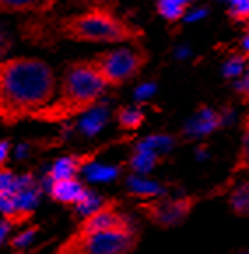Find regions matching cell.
Here are the masks:
<instances>
[{
  "label": "cell",
  "instance_id": "6da1fadb",
  "mask_svg": "<svg viewBox=\"0 0 249 254\" xmlns=\"http://www.w3.org/2000/svg\"><path fill=\"white\" fill-rule=\"evenodd\" d=\"M53 68L39 58L16 56L0 60V121L14 127L55 98Z\"/></svg>",
  "mask_w": 249,
  "mask_h": 254
},
{
  "label": "cell",
  "instance_id": "7a4b0ae2",
  "mask_svg": "<svg viewBox=\"0 0 249 254\" xmlns=\"http://www.w3.org/2000/svg\"><path fill=\"white\" fill-rule=\"evenodd\" d=\"M105 86L95 74L89 60L74 62L67 67L55 98L28 118L41 123H64L91 111L102 98Z\"/></svg>",
  "mask_w": 249,
  "mask_h": 254
},
{
  "label": "cell",
  "instance_id": "3957f363",
  "mask_svg": "<svg viewBox=\"0 0 249 254\" xmlns=\"http://www.w3.org/2000/svg\"><path fill=\"white\" fill-rule=\"evenodd\" d=\"M53 30L60 39L89 44H123L144 39L141 26L119 18L109 7H89L60 18L53 23Z\"/></svg>",
  "mask_w": 249,
  "mask_h": 254
},
{
  "label": "cell",
  "instance_id": "277c9868",
  "mask_svg": "<svg viewBox=\"0 0 249 254\" xmlns=\"http://www.w3.org/2000/svg\"><path fill=\"white\" fill-rule=\"evenodd\" d=\"M148 60L149 55L142 46L137 48L121 46L118 49L98 53L89 58V64L105 88H118L134 79L144 68Z\"/></svg>",
  "mask_w": 249,
  "mask_h": 254
},
{
  "label": "cell",
  "instance_id": "5b68a950",
  "mask_svg": "<svg viewBox=\"0 0 249 254\" xmlns=\"http://www.w3.org/2000/svg\"><path fill=\"white\" fill-rule=\"evenodd\" d=\"M76 233L81 239L83 254H130L141 242V232L135 226L128 230L97 232L89 235Z\"/></svg>",
  "mask_w": 249,
  "mask_h": 254
},
{
  "label": "cell",
  "instance_id": "8992f818",
  "mask_svg": "<svg viewBox=\"0 0 249 254\" xmlns=\"http://www.w3.org/2000/svg\"><path fill=\"white\" fill-rule=\"evenodd\" d=\"M195 203H197V198L193 196H184L177 200H155V202L139 203V210L157 226L170 228L184 221Z\"/></svg>",
  "mask_w": 249,
  "mask_h": 254
},
{
  "label": "cell",
  "instance_id": "52a82bcc",
  "mask_svg": "<svg viewBox=\"0 0 249 254\" xmlns=\"http://www.w3.org/2000/svg\"><path fill=\"white\" fill-rule=\"evenodd\" d=\"M118 200H111V202L100 203L98 209H95L91 214L83 219V223L78 226L76 232L83 233V235H89V233L97 232H112V230H128L134 228L135 224L127 214H123L118 210Z\"/></svg>",
  "mask_w": 249,
  "mask_h": 254
},
{
  "label": "cell",
  "instance_id": "ba28073f",
  "mask_svg": "<svg viewBox=\"0 0 249 254\" xmlns=\"http://www.w3.org/2000/svg\"><path fill=\"white\" fill-rule=\"evenodd\" d=\"M49 194H51V198L55 202L64 203V205H76V207H83L91 198V194L86 191L83 183H79L78 179L55 181V183H51Z\"/></svg>",
  "mask_w": 249,
  "mask_h": 254
},
{
  "label": "cell",
  "instance_id": "9c48e42d",
  "mask_svg": "<svg viewBox=\"0 0 249 254\" xmlns=\"http://www.w3.org/2000/svg\"><path fill=\"white\" fill-rule=\"evenodd\" d=\"M93 156H95V154L89 153V154H84V156L60 158V160L55 161V165H53L51 170H49V177H51L53 183H55V181L76 179V174H78L86 163H89L88 160H91Z\"/></svg>",
  "mask_w": 249,
  "mask_h": 254
},
{
  "label": "cell",
  "instance_id": "30bf717a",
  "mask_svg": "<svg viewBox=\"0 0 249 254\" xmlns=\"http://www.w3.org/2000/svg\"><path fill=\"white\" fill-rule=\"evenodd\" d=\"M190 5L191 4L186 2V0H160V2H157V11L168 23H174L179 21L186 14Z\"/></svg>",
  "mask_w": 249,
  "mask_h": 254
},
{
  "label": "cell",
  "instance_id": "8fae6325",
  "mask_svg": "<svg viewBox=\"0 0 249 254\" xmlns=\"http://www.w3.org/2000/svg\"><path fill=\"white\" fill-rule=\"evenodd\" d=\"M144 112L135 107H119L116 111V120L121 130H137L144 123Z\"/></svg>",
  "mask_w": 249,
  "mask_h": 254
},
{
  "label": "cell",
  "instance_id": "7c38bea8",
  "mask_svg": "<svg viewBox=\"0 0 249 254\" xmlns=\"http://www.w3.org/2000/svg\"><path fill=\"white\" fill-rule=\"evenodd\" d=\"M249 191H248V183L239 186L237 190L232 193V198H230V205L234 209V212L237 216H248V207H249Z\"/></svg>",
  "mask_w": 249,
  "mask_h": 254
},
{
  "label": "cell",
  "instance_id": "4fadbf2b",
  "mask_svg": "<svg viewBox=\"0 0 249 254\" xmlns=\"http://www.w3.org/2000/svg\"><path fill=\"white\" fill-rule=\"evenodd\" d=\"M53 2H0V11H41V9H49Z\"/></svg>",
  "mask_w": 249,
  "mask_h": 254
},
{
  "label": "cell",
  "instance_id": "5bb4252c",
  "mask_svg": "<svg viewBox=\"0 0 249 254\" xmlns=\"http://www.w3.org/2000/svg\"><path fill=\"white\" fill-rule=\"evenodd\" d=\"M19 179L16 177V174L9 168L2 167L0 168V198L2 196H9V194L16 193Z\"/></svg>",
  "mask_w": 249,
  "mask_h": 254
},
{
  "label": "cell",
  "instance_id": "9a60e30c",
  "mask_svg": "<svg viewBox=\"0 0 249 254\" xmlns=\"http://www.w3.org/2000/svg\"><path fill=\"white\" fill-rule=\"evenodd\" d=\"M228 16L234 21L246 23L249 18V2L248 0H235V2H232L230 7H228Z\"/></svg>",
  "mask_w": 249,
  "mask_h": 254
},
{
  "label": "cell",
  "instance_id": "2e32d148",
  "mask_svg": "<svg viewBox=\"0 0 249 254\" xmlns=\"http://www.w3.org/2000/svg\"><path fill=\"white\" fill-rule=\"evenodd\" d=\"M246 60H248V56L246 55H235L234 58H230V60L225 64V77L232 79V77H237V75L242 74V70H244V64Z\"/></svg>",
  "mask_w": 249,
  "mask_h": 254
},
{
  "label": "cell",
  "instance_id": "e0dca14e",
  "mask_svg": "<svg viewBox=\"0 0 249 254\" xmlns=\"http://www.w3.org/2000/svg\"><path fill=\"white\" fill-rule=\"evenodd\" d=\"M53 254H83V249H81V239H79L78 233H72L67 240H65L58 249L55 251Z\"/></svg>",
  "mask_w": 249,
  "mask_h": 254
},
{
  "label": "cell",
  "instance_id": "ac0fdd59",
  "mask_svg": "<svg viewBox=\"0 0 249 254\" xmlns=\"http://www.w3.org/2000/svg\"><path fill=\"white\" fill-rule=\"evenodd\" d=\"M39 232V226H32V228H28L26 232H21L16 239L11 240V246L14 247V249H19V247H25L30 244V240L34 239L35 233Z\"/></svg>",
  "mask_w": 249,
  "mask_h": 254
},
{
  "label": "cell",
  "instance_id": "d6986e66",
  "mask_svg": "<svg viewBox=\"0 0 249 254\" xmlns=\"http://www.w3.org/2000/svg\"><path fill=\"white\" fill-rule=\"evenodd\" d=\"M9 149H11V142L9 140H0V168L4 167V161L7 160Z\"/></svg>",
  "mask_w": 249,
  "mask_h": 254
},
{
  "label": "cell",
  "instance_id": "ffe728a7",
  "mask_svg": "<svg viewBox=\"0 0 249 254\" xmlns=\"http://www.w3.org/2000/svg\"><path fill=\"white\" fill-rule=\"evenodd\" d=\"M248 82H249L248 75H242L241 82H239V84H237V90H239V93L242 95V98H244L246 102H248Z\"/></svg>",
  "mask_w": 249,
  "mask_h": 254
},
{
  "label": "cell",
  "instance_id": "44dd1931",
  "mask_svg": "<svg viewBox=\"0 0 249 254\" xmlns=\"http://www.w3.org/2000/svg\"><path fill=\"white\" fill-rule=\"evenodd\" d=\"M9 232V226L4 223V221H0V242L4 240V237H5V233Z\"/></svg>",
  "mask_w": 249,
  "mask_h": 254
}]
</instances>
